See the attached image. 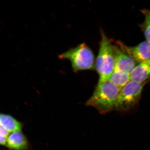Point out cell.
Here are the masks:
<instances>
[{"label": "cell", "instance_id": "277c9868", "mask_svg": "<svg viewBox=\"0 0 150 150\" xmlns=\"http://www.w3.org/2000/svg\"><path fill=\"white\" fill-rule=\"evenodd\" d=\"M144 85L131 80L120 91L114 109L125 112L134 108L140 100Z\"/></svg>", "mask_w": 150, "mask_h": 150}, {"label": "cell", "instance_id": "3957f363", "mask_svg": "<svg viewBox=\"0 0 150 150\" xmlns=\"http://www.w3.org/2000/svg\"><path fill=\"white\" fill-rule=\"evenodd\" d=\"M59 58L70 61L72 70L74 72L93 70L95 68V61L93 52L85 43H82L60 54Z\"/></svg>", "mask_w": 150, "mask_h": 150}, {"label": "cell", "instance_id": "8992f818", "mask_svg": "<svg viewBox=\"0 0 150 150\" xmlns=\"http://www.w3.org/2000/svg\"><path fill=\"white\" fill-rule=\"evenodd\" d=\"M113 48L115 62V70L130 74L137 63L116 45H113Z\"/></svg>", "mask_w": 150, "mask_h": 150}, {"label": "cell", "instance_id": "7c38bea8", "mask_svg": "<svg viewBox=\"0 0 150 150\" xmlns=\"http://www.w3.org/2000/svg\"><path fill=\"white\" fill-rule=\"evenodd\" d=\"M9 132L3 127L1 126L0 128V135L1 137L6 139L8 138L9 135Z\"/></svg>", "mask_w": 150, "mask_h": 150}, {"label": "cell", "instance_id": "30bf717a", "mask_svg": "<svg viewBox=\"0 0 150 150\" xmlns=\"http://www.w3.org/2000/svg\"><path fill=\"white\" fill-rule=\"evenodd\" d=\"M109 80L121 90L130 81V74L115 70Z\"/></svg>", "mask_w": 150, "mask_h": 150}, {"label": "cell", "instance_id": "6da1fadb", "mask_svg": "<svg viewBox=\"0 0 150 150\" xmlns=\"http://www.w3.org/2000/svg\"><path fill=\"white\" fill-rule=\"evenodd\" d=\"M120 91L109 80L98 83L86 105L94 108L101 114L108 113L114 109Z\"/></svg>", "mask_w": 150, "mask_h": 150}, {"label": "cell", "instance_id": "52a82bcc", "mask_svg": "<svg viewBox=\"0 0 150 150\" xmlns=\"http://www.w3.org/2000/svg\"><path fill=\"white\" fill-rule=\"evenodd\" d=\"M5 146L9 150H31L27 138L21 131H16L9 134Z\"/></svg>", "mask_w": 150, "mask_h": 150}, {"label": "cell", "instance_id": "8fae6325", "mask_svg": "<svg viewBox=\"0 0 150 150\" xmlns=\"http://www.w3.org/2000/svg\"><path fill=\"white\" fill-rule=\"evenodd\" d=\"M144 16V21L140 25L146 41L150 43V10L144 9L142 11Z\"/></svg>", "mask_w": 150, "mask_h": 150}, {"label": "cell", "instance_id": "ba28073f", "mask_svg": "<svg viewBox=\"0 0 150 150\" xmlns=\"http://www.w3.org/2000/svg\"><path fill=\"white\" fill-rule=\"evenodd\" d=\"M131 80L140 83L150 78V65L148 61L139 64L130 74Z\"/></svg>", "mask_w": 150, "mask_h": 150}, {"label": "cell", "instance_id": "9c48e42d", "mask_svg": "<svg viewBox=\"0 0 150 150\" xmlns=\"http://www.w3.org/2000/svg\"><path fill=\"white\" fill-rule=\"evenodd\" d=\"M1 126L8 131L9 132L21 131L22 123L8 114L1 113L0 115Z\"/></svg>", "mask_w": 150, "mask_h": 150}, {"label": "cell", "instance_id": "7a4b0ae2", "mask_svg": "<svg viewBox=\"0 0 150 150\" xmlns=\"http://www.w3.org/2000/svg\"><path fill=\"white\" fill-rule=\"evenodd\" d=\"M101 35L98 53L95 64V69L99 76L98 83L109 80L115 67L113 45L103 30Z\"/></svg>", "mask_w": 150, "mask_h": 150}, {"label": "cell", "instance_id": "4fadbf2b", "mask_svg": "<svg viewBox=\"0 0 150 150\" xmlns=\"http://www.w3.org/2000/svg\"><path fill=\"white\" fill-rule=\"evenodd\" d=\"M148 61L149 62V63L150 65V57L149 58V59L148 60Z\"/></svg>", "mask_w": 150, "mask_h": 150}, {"label": "cell", "instance_id": "5b68a950", "mask_svg": "<svg viewBox=\"0 0 150 150\" xmlns=\"http://www.w3.org/2000/svg\"><path fill=\"white\" fill-rule=\"evenodd\" d=\"M115 43L122 51L130 56L136 63L144 62L149 59L150 43L147 41L133 47L127 46L120 40L116 41Z\"/></svg>", "mask_w": 150, "mask_h": 150}]
</instances>
